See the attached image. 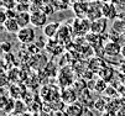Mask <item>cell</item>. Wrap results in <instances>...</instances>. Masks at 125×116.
Here are the masks:
<instances>
[{"label": "cell", "instance_id": "ffe728a7", "mask_svg": "<svg viewBox=\"0 0 125 116\" xmlns=\"http://www.w3.org/2000/svg\"><path fill=\"white\" fill-rule=\"evenodd\" d=\"M1 49H3L4 53H9L10 49H11V45L8 43V42H3V43H1Z\"/></svg>", "mask_w": 125, "mask_h": 116}, {"label": "cell", "instance_id": "6da1fadb", "mask_svg": "<svg viewBox=\"0 0 125 116\" xmlns=\"http://www.w3.org/2000/svg\"><path fill=\"white\" fill-rule=\"evenodd\" d=\"M16 38L21 45L24 46H29L31 43L35 42L36 40V34H35V27H22L20 28V31L16 34Z\"/></svg>", "mask_w": 125, "mask_h": 116}, {"label": "cell", "instance_id": "8fae6325", "mask_svg": "<svg viewBox=\"0 0 125 116\" xmlns=\"http://www.w3.org/2000/svg\"><path fill=\"white\" fill-rule=\"evenodd\" d=\"M3 26H4V30L8 32V34H11V35H16L21 28L20 25L17 24L16 19H10V18L3 24Z\"/></svg>", "mask_w": 125, "mask_h": 116}, {"label": "cell", "instance_id": "e0dca14e", "mask_svg": "<svg viewBox=\"0 0 125 116\" xmlns=\"http://www.w3.org/2000/svg\"><path fill=\"white\" fill-rule=\"evenodd\" d=\"M106 88H108V87H106V81L104 79L100 78L97 81H94V90H97L98 93H104Z\"/></svg>", "mask_w": 125, "mask_h": 116}, {"label": "cell", "instance_id": "3957f363", "mask_svg": "<svg viewBox=\"0 0 125 116\" xmlns=\"http://www.w3.org/2000/svg\"><path fill=\"white\" fill-rule=\"evenodd\" d=\"M47 12L43 10H35L31 11V25L35 28L45 27L47 25Z\"/></svg>", "mask_w": 125, "mask_h": 116}, {"label": "cell", "instance_id": "30bf717a", "mask_svg": "<svg viewBox=\"0 0 125 116\" xmlns=\"http://www.w3.org/2000/svg\"><path fill=\"white\" fill-rule=\"evenodd\" d=\"M15 19L21 28L27 27L29 25H31V12L30 11H17Z\"/></svg>", "mask_w": 125, "mask_h": 116}, {"label": "cell", "instance_id": "484cf974", "mask_svg": "<svg viewBox=\"0 0 125 116\" xmlns=\"http://www.w3.org/2000/svg\"><path fill=\"white\" fill-rule=\"evenodd\" d=\"M100 1H103V3H110V1H113V0H100Z\"/></svg>", "mask_w": 125, "mask_h": 116}, {"label": "cell", "instance_id": "cb8c5ba5", "mask_svg": "<svg viewBox=\"0 0 125 116\" xmlns=\"http://www.w3.org/2000/svg\"><path fill=\"white\" fill-rule=\"evenodd\" d=\"M5 83H6V74L3 72V81H1V84H3V85H5Z\"/></svg>", "mask_w": 125, "mask_h": 116}, {"label": "cell", "instance_id": "2e32d148", "mask_svg": "<svg viewBox=\"0 0 125 116\" xmlns=\"http://www.w3.org/2000/svg\"><path fill=\"white\" fill-rule=\"evenodd\" d=\"M99 75H100V78L104 79L105 81H109V80L113 78V75H114V71H113L112 67H109V65H105V67L99 72Z\"/></svg>", "mask_w": 125, "mask_h": 116}, {"label": "cell", "instance_id": "9c48e42d", "mask_svg": "<svg viewBox=\"0 0 125 116\" xmlns=\"http://www.w3.org/2000/svg\"><path fill=\"white\" fill-rule=\"evenodd\" d=\"M61 24L60 22H48L45 27H43V35L48 38H53L56 37L58 31H60Z\"/></svg>", "mask_w": 125, "mask_h": 116}, {"label": "cell", "instance_id": "7402d4cb", "mask_svg": "<svg viewBox=\"0 0 125 116\" xmlns=\"http://www.w3.org/2000/svg\"><path fill=\"white\" fill-rule=\"evenodd\" d=\"M118 116H125V107H121L118 110Z\"/></svg>", "mask_w": 125, "mask_h": 116}, {"label": "cell", "instance_id": "4fadbf2b", "mask_svg": "<svg viewBox=\"0 0 125 116\" xmlns=\"http://www.w3.org/2000/svg\"><path fill=\"white\" fill-rule=\"evenodd\" d=\"M112 30L114 32H116L118 35H123L125 32V20H123L120 18L114 19L112 22Z\"/></svg>", "mask_w": 125, "mask_h": 116}, {"label": "cell", "instance_id": "603a6c76", "mask_svg": "<svg viewBox=\"0 0 125 116\" xmlns=\"http://www.w3.org/2000/svg\"><path fill=\"white\" fill-rule=\"evenodd\" d=\"M120 56L125 59V45H123V47H121V54Z\"/></svg>", "mask_w": 125, "mask_h": 116}, {"label": "cell", "instance_id": "d6986e66", "mask_svg": "<svg viewBox=\"0 0 125 116\" xmlns=\"http://www.w3.org/2000/svg\"><path fill=\"white\" fill-rule=\"evenodd\" d=\"M3 6L5 9H14L16 6V0H3Z\"/></svg>", "mask_w": 125, "mask_h": 116}, {"label": "cell", "instance_id": "5b68a950", "mask_svg": "<svg viewBox=\"0 0 125 116\" xmlns=\"http://www.w3.org/2000/svg\"><path fill=\"white\" fill-rule=\"evenodd\" d=\"M108 19L102 16V18L92 21L91 25V32H94L97 35H105L106 34V30H108Z\"/></svg>", "mask_w": 125, "mask_h": 116}, {"label": "cell", "instance_id": "7a4b0ae2", "mask_svg": "<svg viewBox=\"0 0 125 116\" xmlns=\"http://www.w3.org/2000/svg\"><path fill=\"white\" fill-rule=\"evenodd\" d=\"M103 1L100 0H94V1L88 3V11H87V18L89 21H94L103 16Z\"/></svg>", "mask_w": 125, "mask_h": 116}, {"label": "cell", "instance_id": "ba28073f", "mask_svg": "<svg viewBox=\"0 0 125 116\" xmlns=\"http://www.w3.org/2000/svg\"><path fill=\"white\" fill-rule=\"evenodd\" d=\"M102 12H103L104 18H106L108 20H112V21H113L114 19H116L118 15H119L118 6H116L113 1H110V3H104V4H103V10H102Z\"/></svg>", "mask_w": 125, "mask_h": 116}, {"label": "cell", "instance_id": "7c38bea8", "mask_svg": "<svg viewBox=\"0 0 125 116\" xmlns=\"http://www.w3.org/2000/svg\"><path fill=\"white\" fill-rule=\"evenodd\" d=\"M62 100L66 104H73L77 100V94L73 89H64L62 91Z\"/></svg>", "mask_w": 125, "mask_h": 116}, {"label": "cell", "instance_id": "d4e9b609", "mask_svg": "<svg viewBox=\"0 0 125 116\" xmlns=\"http://www.w3.org/2000/svg\"><path fill=\"white\" fill-rule=\"evenodd\" d=\"M120 40H123V41H125V32L123 35H120Z\"/></svg>", "mask_w": 125, "mask_h": 116}, {"label": "cell", "instance_id": "ac0fdd59", "mask_svg": "<svg viewBox=\"0 0 125 116\" xmlns=\"http://www.w3.org/2000/svg\"><path fill=\"white\" fill-rule=\"evenodd\" d=\"M57 36H58V41H63L64 37L68 38V37H69V28H68L67 26H61Z\"/></svg>", "mask_w": 125, "mask_h": 116}, {"label": "cell", "instance_id": "52a82bcc", "mask_svg": "<svg viewBox=\"0 0 125 116\" xmlns=\"http://www.w3.org/2000/svg\"><path fill=\"white\" fill-rule=\"evenodd\" d=\"M91 25H92V21L79 18L73 24V32L76 35H87L88 32H91Z\"/></svg>", "mask_w": 125, "mask_h": 116}, {"label": "cell", "instance_id": "44dd1931", "mask_svg": "<svg viewBox=\"0 0 125 116\" xmlns=\"http://www.w3.org/2000/svg\"><path fill=\"white\" fill-rule=\"evenodd\" d=\"M113 3H114L116 6L125 9V0H113Z\"/></svg>", "mask_w": 125, "mask_h": 116}, {"label": "cell", "instance_id": "8992f818", "mask_svg": "<svg viewBox=\"0 0 125 116\" xmlns=\"http://www.w3.org/2000/svg\"><path fill=\"white\" fill-rule=\"evenodd\" d=\"M47 63H48L47 56L45 53H42V52H39L36 54H33L30 58V61H29V64L31 65L33 69H37V71L45 68L46 65H47Z\"/></svg>", "mask_w": 125, "mask_h": 116}, {"label": "cell", "instance_id": "277c9868", "mask_svg": "<svg viewBox=\"0 0 125 116\" xmlns=\"http://www.w3.org/2000/svg\"><path fill=\"white\" fill-rule=\"evenodd\" d=\"M121 45L119 43V41H108L106 43H104L103 47V52L105 56L108 57H118L119 54H121Z\"/></svg>", "mask_w": 125, "mask_h": 116}, {"label": "cell", "instance_id": "9a60e30c", "mask_svg": "<svg viewBox=\"0 0 125 116\" xmlns=\"http://www.w3.org/2000/svg\"><path fill=\"white\" fill-rule=\"evenodd\" d=\"M77 16H79V18H85L87 16V11H88V3H76L74 6H73Z\"/></svg>", "mask_w": 125, "mask_h": 116}, {"label": "cell", "instance_id": "5bb4252c", "mask_svg": "<svg viewBox=\"0 0 125 116\" xmlns=\"http://www.w3.org/2000/svg\"><path fill=\"white\" fill-rule=\"evenodd\" d=\"M67 114H68V116H82L83 115V106L79 103L69 104V106L67 107Z\"/></svg>", "mask_w": 125, "mask_h": 116}]
</instances>
